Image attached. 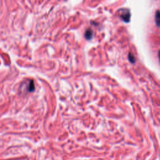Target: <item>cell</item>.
<instances>
[{"label":"cell","mask_w":160,"mask_h":160,"mask_svg":"<svg viewBox=\"0 0 160 160\" xmlns=\"http://www.w3.org/2000/svg\"><path fill=\"white\" fill-rule=\"evenodd\" d=\"M121 13L120 14V18L122 19L123 21L125 23H129L131 18V13L129 10L123 9L121 10Z\"/></svg>","instance_id":"obj_1"},{"label":"cell","mask_w":160,"mask_h":160,"mask_svg":"<svg viewBox=\"0 0 160 160\" xmlns=\"http://www.w3.org/2000/svg\"><path fill=\"white\" fill-rule=\"evenodd\" d=\"M85 36L86 38V39L88 40H89L91 39V38H93V32H92L91 29H88L86 31Z\"/></svg>","instance_id":"obj_2"},{"label":"cell","mask_w":160,"mask_h":160,"mask_svg":"<svg viewBox=\"0 0 160 160\" xmlns=\"http://www.w3.org/2000/svg\"><path fill=\"white\" fill-rule=\"evenodd\" d=\"M155 22L157 26L160 27V11H157L155 15Z\"/></svg>","instance_id":"obj_3"},{"label":"cell","mask_w":160,"mask_h":160,"mask_svg":"<svg viewBox=\"0 0 160 160\" xmlns=\"http://www.w3.org/2000/svg\"><path fill=\"white\" fill-rule=\"evenodd\" d=\"M35 86L34 85V82L33 81H31L29 83V87H28V91L30 92H32L35 90Z\"/></svg>","instance_id":"obj_4"},{"label":"cell","mask_w":160,"mask_h":160,"mask_svg":"<svg viewBox=\"0 0 160 160\" xmlns=\"http://www.w3.org/2000/svg\"><path fill=\"white\" fill-rule=\"evenodd\" d=\"M128 59L130 60V61L131 63H134L136 61V60H135V58H134V55H132L131 53H129V55H128Z\"/></svg>","instance_id":"obj_5"},{"label":"cell","mask_w":160,"mask_h":160,"mask_svg":"<svg viewBox=\"0 0 160 160\" xmlns=\"http://www.w3.org/2000/svg\"><path fill=\"white\" fill-rule=\"evenodd\" d=\"M158 57H159V63H160V51L158 52Z\"/></svg>","instance_id":"obj_6"}]
</instances>
